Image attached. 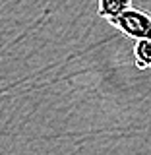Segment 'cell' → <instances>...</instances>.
Wrapping results in <instances>:
<instances>
[{"instance_id": "1", "label": "cell", "mask_w": 151, "mask_h": 155, "mask_svg": "<svg viewBox=\"0 0 151 155\" xmlns=\"http://www.w3.org/2000/svg\"><path fill=\"white\" fill-rule=\"evenodd\" d=\"M109 23H113L116 29H120L122 35L130 37V39H136V41L149 39L151 41V14L145 12V10L132 8Z\"/></svg>"}, {"instance_id": "2", "label": "cell", "mask_w": 151, "mask_h": 155, "mask_svg": "<svg viewBox=\"0 0 151 155\" xmlns=\"http://www.w3.org/2000/svg\"><path fill=\"white\" fill-rule=\"evenodd\" d=\"M97 10H99V16L103 19L113 21L122 14H126L128 10H132V0H99Z\"/></svg>"}, {"instance_id": "3", "label": "cell", "mask_w": 151, "mask_h": 155, "mask_svg": "<svg viewBox=\"0 0 151 155\" xmlns=\"http://www.w3.org/2000/svg\"><path fill=\"white\" fill-rule=\"evenodd\" d=\"M134 58L140 70H151V41L140 39L134 45Z\"/></svg>"}]
</instances>
